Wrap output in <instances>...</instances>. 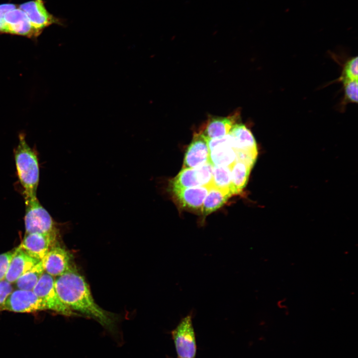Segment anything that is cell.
I'll return each mask as SVG.
<instances>
[{
	"instance_id": "ffe728a7",
	"label": "cell",
	"mask_w": 358,
	"mask_h": 358,
	"mask_svg": "<svg viewBox=\"0 0 358 358\" xmlns=\"http://www.w3.org/2000/svg\"><path fill=\"white\" fill-rule=\"evenodd\" d=\"M45 272L42 261L21 275L14 282L18 289L32 290Z\"/></svg>"
},
{
	"instance_id": "7a4b0ae2",
	"label": "cell",
	"mask_w": 358,
	"mask_h": 358,
	"mask_svg": "<svg viewBox=\"0 0 358 358\" xmlns=\"http://www.w3.org/2000/svg\"><path fill=\"white\" fill-rule=\"evenodd\" d=\"M14 157L24 199L36 197L39 182V161L36 152L28 144L24 134H20L19 136Z\"/></svg>"
},
{
	"instance_id": "8992f818",
	"label": "cell",
	"mask_w": 358,
	"mask_h": 358,
	"mask_svg": "<svg viewBox=\"0 0 358 358\" xmlns=\"http://www.w3.org/2000/svg\"><path fill=\"white\" fill-rule=\"evenodd\" d=\"M15 312L29 313L48 310L45 303L32 290L16 289L7 296L0 308Z\"/></svg>"
},
{
	"instance_id": "4316f807",
	"label": "cell",
	"mask_w": 358,
	"mask_h": 358,
	"mask_svg": "<svg viewBox=\"0 0 358 358\" xmlns=\"http://www.w3.org/2000/svg\"><path fill=\"white\" fill-rule=\"evenodd\" d=\"M16 7V6L12 3H3L0 4V33H2L5 13L7 11Z\"/></svg>"
},
{
	"instance_id": "4fadbf2b",
	"label": "cell",
	"mask_w": 358,
	"mask_h": 358,
	"mask_svg": "<svg viewBox=\"0 0 358 358\" xmlns=\"http://www.w3.org/2000/svg\"><path fill=\"white\" fill-rule=\"evenodd\" d=\"M240 113L235 111L226 117L211 116L199 131L207 140L224 136L240 120Z\"/></svg>"
},
{
	"instance_id": "5b68a950",
	"label": "cell",
	"mask_w": 358,
	"mask_h": 358,
	"mask_svg": "<svg viewBox=\"0 0 358 358\" xmlns=\"http://www.w3.org/2000/svg\"><path fill=\"white\" fill-rule=\"evenodd\" d=\"M54 282L53 276L44 272L32 291L45 303L48 310L66 316L77 315V313L61 301L56 292Z\"/></svg>"
},
{
	"instance_id": "d6986e66",
	"label": "cell",
	"mask_w": 358,
	"mask_h": 358,
	"mask_svg": "<svg viewBox=\"0 0 358 358\" xmlns=\"http://www.w3.org/2000/svg\"><path fill=\"white\" fill-rule=\"evenodd\" d=\"M236 161V152L230 146H218L209 150L208 161L213 166L232 167Z\"/></svg>"
},
{
	"instance_id": "484cf974",
	"label": "cell",
	"mask_w": 358,
	"mask_h": 358,
	"mask_svg": "<svg viewBox=\"0 0 358 358\" xmlns=\"http://www.w3.org/2000/svg\"><path fill=\"white\" fill-rule=\"evenodd\" d=\"M12 291L13 287L11 283L5 279L0 281V308Z\"/></svg>"
},
{
	"instance_id": "9c48e42d",
	"label": "cell",
	"mask_w": 358,
	"mask_h": 358,
	"mask_svg": "<svg viewBox=\"0 0 358 358\" xmlns=\"http://www.w3.org/2000/svg\"><path fill=\"white\" fill-rule=\"evenodd\" d=\"M41 33L32 25L25 13L19 8L16 7L5 13L2 33L35 38Z\"/></svg>"
},
{
	"instance_id": "7c38bea8",
	"label": "cell",
	"mask_w": 358,
	"mask_h": 358,
	"mask_svg": "<svg viewBox=\"0 0 358 358\" xmlns=\"http://www.w3.org/2000/svg\"><path fill=\"white\" fill-rule=\"evenodd\" d=\"M208 140L200 132H195L185 154L182 169L195 168L208 162Z\"/></svg>"
},
{
	"instance_id": "603a6c76",
	"label": "cell",
	"mask_w": 358,
	"mask_h": 358,
	"mask_svg": "<svg viewBox=\"0 0 358 358\" xmlns=\"http://www.w3.org/2000/svg\"><path fill=\"white\" fill-rule=\"evenodd\" d=\"M344 87L343 104L358 103V81H350L342 83Z\"/></svg>"
},
{
	"instance_id": "6da1fadb",
	"label": "cell",
	"mask_w": 358,
	"mask_h": 358,
	"mask_svg": "<svg viewBox=\"0 0 358 358\" xmlns=\"http://www.w3.org/2000/svg\"><path fill=\"white\" fill-rule=\"evenodd\" d=\"M61 301L75 312L93 319L111 333L115 331L117 318L96 304L84 277L73 267L55 279Z\"/></svg>"
},
{
	"instance_id": "ba28073f",
	"label": "cell",
	"mask_w": 358,
	"mask_h": 358,
	"mask_svg": "<svg viewBox=\"0 0 358 358\" xmlns=\"http://www.w3.org/2000/svg\"><path fill=\"white\" fill-rule=\"evenodd\" d=\"M26 15L32 25L41 32L43 29L53 24H63L61 19L49 13L42 0L29 1L19 6Z\"/></svg>"
},
{
	"instance_id": "e0dca14e",
	"label": "cell",
	"mask_w": 358,
	"mask_h": 358,
	"mask_svg": "<svg viewBox=\"0 0 358 358\" xmlns=\"http://www.w3.org/2000/svg\"><path fill=\"white\" fill-rule=\"evenodd\" d=\"M231 196L229 192L213 186L209 187L201 208V215L203 219L222 206Z\"/></svg>"
},
{
	"instance_id": "277c9868",
	"label": "cell",
	"mask_w": 358,
	"mask_h": 358,
	"mask_svg": "<svg viewBox=\"0 0 358 358\" xmlns=\"http://www.w3.org/2000/svg\"><path fill=\"white\" fill-rule=\"evenodd\" d=\"M192 313L183 317L171 332L176 352L179 358H194L196 354L195 335Z\"/></svg>"
},
{
	"instance_id": "7402d4cb",
	"label": "cell",
	"mask_w": 358,
	"mask_h": 358,
	"mask_svg": "<svg viewBox=\"0 0 358 358\" xmlns=\"http://www.w3.org/2000/svg\"><path fill=\"white\" fill-rule=\"evenodd\" d=\"M358 57H354L346 61L343 66L342 74L338 81L342 83L350 81H358Z\"/></svg>"
},
{
	"instance_id": "8fae6325",
	"label": "cell",
	"mask_w": 358,
	"mask_h": 358,
	"mask_svg": "<svg viewBox=\"0 0 358 358\" xmlns=\"http://www.w3.org/2000/svg\"><path fill=\"white\" fill-rule=\"evenodd\" d=\"M57 236L33 233L25 234L19 247L31 257L42 260L54 246Z\"/></svg>"
},
{
	"instance_id": "2e32d148",
	"label": "cell",
	"mask_w": 358,
	"mask_h": 358,
	"mask_svg": "<svg viewBox=\"0 0 358 358\" xmlns=\"http://www.w3.org/2000/svg\"><path fill=\"white\" fill-rule=\"evenodd\" d=\"M253 167L236 161L231 170V192L232 195L240 194L246 187Z\"/></svg>"
},
{
	"instance_id": "cb8c5ba5",
	"label": "cell",
	"mask_w": 358,
	"mask_h": 358,
	"mask_svg": "<svg viewBox=\"0 0 358 358\" xmlns=\"http://www.w3.org/2000/svg\"><path fill=\"white\" fill-rule=\"evenodd\" d=\"M202 186L210 187L213 183V166L208 161L195 168Z\"/></svg>"
},
{
	"instance_id": "3957f363",
	"label": "cell",
	"mask_w": 358,
	"mask_h": 358,
	"mask_svg": "<svg viewBox=\"0 0 358 358\" xmlns=\"http://www.w3.org/2000/svg\"><path fill=\"white\" fill-rule=\"evenodd\" d=\"M25 234L37 233L58 236L56 223L37 196L25 199Z\"/></svg>"
},
{
	"instance_id": "30bf717a",
	"label": "cell",
	"mask_w": 358,
	"mask_h": 358,
	"mask_svg": "<svg viewBox=\"0 0 358 358\" xmlns=\"http://www.w3.org/2000/svg\"><path fill=\"white\" fill-rule=\"evenodd\" d=\"M72 255L60 246L52 247L41 260L45 272L53 277L61 275L73 268Z\"/></svg>"
},
{
	"instance_id": "5bb4252c",
	"label": "cell",
	"mask_w": 358,
	"mask_h": 358,
	"mask_svg": "<svg viewBox=\"0 0 358 358\" xmlns=\"http://www.w3.org/2000/svg\"><path fill=\"white\" fill-rule=\"evenodd\" d=\"M39 261L28 255L18 246L14 249L4 279L10 283H14L21 275Z\"/></svg>"
},
{
	"instance_id": "44dd1931",
	"label": "cell",
	"mask_w": 358,
	"mask_h": 358,
	"mask_svg": "<svg viewBox=\"0 0 358 358\" xmlns=\"http://www.w3.org/2000/svg\"><path fill=\"white\" fill-rule=\"evenodd\" d=\"M231 170V167L213 166L212 186L232 194Z\"/></svg>"
},
{
	"instance_id": "52a82bcc",
	"label": "cell",
	"mask_w": 358,
	"mask_h": 358,
	"mask_svg": "<svg viewBox=\"0 0 358 358\" xmlns=\"http://www.w3.org/2000/svg\"><path fill=\"white\" fill-rule=\"evenodd\" d=\"M209 188L207 186H200L170 192L175 203L180 209L201 215L202 204Z\"/></svg>"
},
{
	"instance_id": "9a60e30c",
	"label": "cell",
	"mask_w": 358,
	"mask_h": 358,
	"mask_svg": "<svg viewBox=\"0 0 358 358\" xmlns=\"http://www.w3.org/2000/svg\"><path fill=\"white\" fill-rule=\"evenodd\" d=\"M229 133L233 138L235 151L258 154L256 140L251 130L245 124L238 122Z\"/></svg>"
},
{
	"instance_id": "d4e9b609",
	"label": "cell",
	"mask_w": 358,
	"mask_h": 358,
	"mask_svg": "<svg viewBox=\"0 0 358 358\" xmlns=\"http://www.w3.org/2000/svg\"><path fill=\"white\" fill-rule=\"evenodd\" d=\"M14 250L0 255V281L4 279Z\"/></svg>"
},
{
	"instance_id": "ac0fdd59",
	"label": "cell",
	"mask_w": 358,
	"mask_h": 358,
	"mask_svg": "<svg viewBox=\"0 0 358 358\" xmlns=\"http://www.w3.org/2000/svg\"><path fill=\"white\" fill-rule=\"evenodd\" d=\"M202 186L196 168L182 169L179 173L170 180V192L183 188Z\"/></svg>"
},
{
	"instance_id": "83f0119b",
	"label": "cell",
	"mask_w": 358,
	"mask_h": 358,
	"mask_svg": "<svg viewBox=\"0 0 358 358\" xmlns=\"http://www.w3.org/2000/svg\"></svg>"
}]
</instances>
